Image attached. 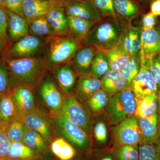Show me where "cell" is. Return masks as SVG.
Listing matches in <instances>:
<instances>
[{"mask_svg":"<svg viewBox=\"0 0 160 160\" xmlns=\"http://www.w3.org/2000/svg\"><path fill=\"white\" fill-rule=\"evenodd\" d=\"M9 11L5 6H0V38L10 45L11 42L8 34Z\"/></svg>","mask_w":160,"mask_h":160,"instance_id":"cell-41","label":"cell"},{"mask_svg":"<svg viewBox=\"0 0 160 160\" xmlns=\"http://www.w3.org/2000/svg\"></svg>","mask_w":160,"mask_h":160,"instance_id":"cell-57","label":"cell"},{"mask_svg":"<svg viewBox=\"0 0 160 160\" xmlns=\"http://www.w3.org/2000/svg\"><path fill=\"white\" fill-rule=\"evenodd\" d=\"M154 144L156 145H158V146H160V134L158 138L154 142Z\"/></svg>","mask_w":160,"mask_h":160,"instance_id":"cell-50","label":"cell"},{"mask_svg":"<svg viewBox=\"0 0 160 160\" xmlns=\"http://www.w3.org/2000/svg\"><path fill=\"white\" fill-rule=\"evenodd\" d=\"M46 39L28 35L11 43L1 57L4 59L42 57L45 49Z\"/></svg>","mask_w":160,"mask_h":160,"instance_id":"cell-6","label":"cell"},{"mask_svg":"<svg viewBox=\"0 0 160 160\" xmlns=\"http://www.w3.org/2000/svg\"><path fill=\"white\" fill-rule=\"evenodd\" d=\"M70 34H53L46 38L42 58L47 72L70 63L78 50L83 46Z\"/></svg>","mask_w":160,"mask_h":160,"instance_id":"cell-2","label":"cell"},{"mask_svg":"<svg viewBox=\"0 0 160 160\" xmlns=\"http://www.w3.org/2000/svg\"><path fill=\"white\" fill-rule=\"evenodd\" d=\"M102 89L101 79L91 75L80 76L73 89L74 95L81 103H85L96 92Z\"/></svg>","mask_w":160,"mask_h":160,"instance_id":"cell-17","label":"cell"},{"mask_svg":"<svg viewBox=\"0 0 160 160\" xmlns=\"http://www.w3.org/2000/svg\"><path fill=\"white\" fill-rule=\"evenodd\" d=\"M143 61H146L147 63L158 91L160 89V54L154 56L149 60Z\"/></svg>","mask_w":160,"mask_h":160,"instance_id":"cell-42","label":"cell"},{"mask_svg":"<svg viewBox=\"0 0 160 160\" xmlns=\"http://www.w3.org/2000/svg\"><path fill=\"white\" fill-rule=\"evenodd\" d=\"M117 160H138V145H119L114 151Z\"/></svg>","mask_w":160,"mask_h":160,"instance_id":"cell-37","label":"cell"},{"mask_svg":"<svg viewBox=\"0 0 160 160\" xmlns=\"http://www.w3.org/2000/svg\"><path fill=\"white\" fill-rule=\"evenodd\" d=\"M95 138L98 142L105 143L108 136L107 128L103 122H99L96 124L93 129Z\"/></svg>","mask_w":160,"mask_h":160,"instance_id":"cell-45","label":"cell"},{"mask_svg":"<svg viewBox=\"0 0 160 160\" xmlns=\"http://www.w3.org/2000/svg\"><path fill=\"white\" fill-rule=\"evenodd\" d=\"M140 58L131 57L126 67L121 71V77L131 86L134 78L141 69Z\"/></svg>","mask_w":160,"mask_h":160,"instance_id":"cell-38","label":"cell"},{"mask_svg":"<svg viewBox=\"0 0 160 160\" xmlns=\"http://www.w3.org/2000/svg\"><path fill=\"white\" fill-rule=\"evenodd\" d=\"M2 123H1V122H0V126H1V125H2Z\"/></svg>","mask_w":160,"mask_h":160,"instance_id":"cell-55","label":"cell"},{"mask_svg":"<svg viewBox=\"0 0 160 160\" xmlns=\"http://www.w3.org/2000/svg\"><path fill=\"white\" fill-rule=\"evenodd\" d=\"M18 118L11 94L0 95V122L7 124L12 120Z\"/></svg>","mask_w":160,"mask_h":160,"instance_id":"cell-30","label":"cell"},{"mask_svg":"<svg viewBox=\"0 0 160 160\" xmlns=\"http://www.w3.org/2000/svg\"><path fill=\"white\" fill-rule=\"evenodd\" d=\"M63 6L68 16L96 22L103 19L89 0H65Z\"/></svg>","mask_w":160,"mask_h":160,"instance_id":"cell-13","label":"cell"},{"mask_svg":"<svg viewBox=\"0 0 160 160\" xmlns=\"http://www.w3.org/2000/svg\"><path fill=\"white\" fill-rule=\"evenodd\" d=\"M158 94L154 93L140 99H137V105L135 116L138 118L145 117L158 113Z\"/></svg>","mask_w":160,"mask_h":160,"instance_id":"cell-29","label":"cell"},{"mask_svg":"<svg viewBox=\"0 0 160 160\" xmlns=\"http://www.w3.org/2000/svg\"><path fill=\"white\" fill-rule=\"evenodd\" d=\"M58 114L72 124L81 127L89 136L91 133V123L88 111L72 93L66 96L65 101Z\"/></svg>","mask_w":160,"mask_h":160,"instance_id":"cell-8","label":"cell"},{"mask_svg":"<svg viewBox=\"0 0 160 160\" xmlns=\"http://www.w3.org/2000/svg\"><path fill=\"white\" fill-rule=\"evenodd\" d=\"M46 17L54 34H69L68 16L63 6L53 8Z\"/></svg>","mask_w":160,"mask_h":160,"instance_id":"cell-21","label":"cell"},{"mask_svg":"<svg viewBox=\"0 0 160 160\" xmlns=\"http://www.w3.org/2000/svg\"><path fill=\"white\" fill-rule=\"evenodd\" d=\"M101 80L102 89L110 97L123 89L131 87V85L122 78L120 71L109 70Z\"/></svg>","mask_w":160,"mask_h":160,"instance_id":"cell-20","label":"cell"},{"mask_svg":"<svg viewBox=\"0 0 160 160\" xmlns=\"http://www.w3.org/2000/svg\"><path fill=\"white\" fill-rule=\"evenodd\" d=\"M11 96L18 118L36 109L42 108L38 99L36 89L26 86H18L12 90Z\"/></svg>","mask_w":160,"mask_h":160,"instance_id":"cell-11","label":"cell"},{"mask_svg":"<svg viewBox=\"0 0 160 160\" xmlns=\"http://www.w3.org/2000/svg\"><path fill=\"white\" fill-rule=\"evenodd\" d=\"M0 160H6L4 159H0Z\"/></svg>","mask_w":160,"mask_h":160,"instance_id":"cell-54","label":"cell"},{"mask_svg":"<svg viewBox=\"0 0 160 160\" xmlns=\"http://www.w3.org/2000/svg\"><path fill=\"white\" fill-rule=\"evenodd\" d=\"M3 5V0H0V6Z\"/></svg>","mask_w":160,"mask_h":160,"instance_id":"cell-53","label":"cell"},{"mask_svg":"<svg viewBox=\"0 0 160 160\" xmlns=\"http://www.w3.org/2000/svg\"><path fill=\"white\" fill-rule=\"evenodd\" d=\"M142 29L128 23L120 43L131 57L140 58Z\"/></svg>","mask_w":160,"mask_h":160,"instance_id":"cell-19","label":"cell"},{"mask_svg":"<svg viewBox=\"0 0 160 160\" xmlns=\"http://www.w3.org/2000/svg\"><path fill=\"white\" fill-rule=\"evenodd\" d=\"M141 69L132 81L131 87L138 100L158 93L157 86L146 61H141Z\"/></svg>","mask_w":160,"mask_h":160,"instance_id":"cell-12","label":"cell"},{"mask_svg":"<svg viewBox=\"0 0 160 160\" xmlns=\"http://www.w3.org/2000/svg\"><path fill=\"white\" fill-rule=\"evenodd\" d=\"M22 142L43 156L48 155L49 154V145L41 134L34 130L26 129Z\"/></svg>","mask_w":160,"mask_h":160,"instance_id":"cell-28","label":"cell"},{"mask_svg":"<svg viewBox=\"0 0 160 160\" xmlns=\"http://www.w3.org/2000/svg\"><path fill=\"white\" fill-rule=\"evenodd\" d=\"M153 143H142L139 146L138 160H160V146Z\"/></svg>","mask_w":160,"mask_h":160,"instance_id":"cell-39","label":"cell"},{"mask_svg":"<svg viewBox=\"0 0 160 160\" xmlns=\"http://www.w3.org/2000/svg\"><path fill=\"white\" fill-rule=\"evenodd\" d=\"M29 34L38 37L46 38L54 33L45 16L29 22Z\"/></svg>","mask_w":160,"mask_h":160,"instance_id":"cell-34","label":"cell"},{"mask_svg":"<svg viewBox=\"0 0 160 160\" xmlns=\"http://www.w3.org/2000/svg\"><path fill=\"white\" fill-rule=\"evenodd\" d=\"M26 129L18 118L14 119L6 125V134L11 142H22Z\"/></svg>","mask_w":160,"mask_h":160,"instance_id":"cell-35","label":"cell"},{"mask_svg":"<svg viewBox=\"0 0 160 160\" xmlns=\"http://www.w3.org/2000/svg\"><path fill=\"white\" fill-rule=\"evenodd\" d=\"M89 1H92V0H89Z\"/></svg>","mask_w":160,"mask_h":160,"instance_id":"cell-56","label":"cell"},{"mask_svg":"<svg viewBox=\"0 0 160 160\" xmlns=\"http://www.w3.org/2000/svg\"><path fill=\"white\" fill-rule=\"evenodd\" d=\"M137 98L131 88L123 89L110 97L108 116L111 125L115 126L128 117L135 115Z\"/></svg>","mask_w":160,"mask_h":160,"instance_id":"cell-5","label":"cell"},{"mask_svg":"<svg viewBox=\"0 0 160 160\" xmlns=\"http://www.w3.org/2000/svg\"><path fill=\"white\" fill-rule=\"evenodd\" d=\"M109 70V61L106 52L97 50L92 62L90 75L101 79Z\"/></svg>","mask_w":160,"mask_h":160,"instance_id":"cell-32","label":"cell"},{"mask_svg":"<svg viewBox=\"0 0 160 160\" xmlns=\"http://www.w3.org/2000/svg\"><path fill=\"white\" fill-rule=\"evenodd\" d=\"M97 50L91 46L83 45L75 53L70 63L78 77L90 75L92 62Z\"/></svg>","mask_w":160,"mask_h":160,"instance_id":"cell-18","label":"cell"},{"mask_svg":"<svg viewBox=\"0 0 160 160\" xmlns=\"http://www.w3.org/2000/svg\"><path fill=\"white\" fill-rule=\"evenodd\" d=\"M43 155L22 142L11 143L6 160H37Z\"/></svg>","mask_w":160,"mask_h":160,"instance_id":"cell-24","label":"cell"},{"mask_svg":"<svg viewBox=\"0 0 160 160\" xmlns=\"http://www.w3.org/2000/svg\"><path fill=\"white\" fill-rule=\"evenodd\" d=\"M158 116L160 126V89L158 91Z\"/></svg>","mask_w":160,"mask_h":160,"instance_id":"cell-49","label":"cell"},{"mask_svg":"<svg viewBox=\"0 0 160 160\" xmlns=\"http://www.w3.org/2000/svg\"><path fill=\"white\" fill-rule=\"evenodd\" d=\"M65 0H24L23 11L24 17L28 22L45 16L50 10L63 6Z\"/></svg>","mask_w":160,"mask_h":160,"instance_id":"cell-14","label":"cell"},{"mask_svg":"<svg viewBox=\"0 0 160 160\" xmlns=\"http://www.w3.org/2000/svg\"><path fill=\"white\" fill-rule=\"evenodd\" d=\"M53 154L60 160H70L76 154L75 150L64 138L58 137L50 144Z\"/></svg>","mask_w":160,"mask_h":160,"instance_id":"cell-31","label":"cell"},{"mask_svg":"<svg viewBox=\"0 0 160 160\" xmlns=\"http://www.w3.org/2000/svg\"><path fill=\"white\" fill-rule=\"evenodd\" d=\"M29 22L21 16L9 11L8 34L11 43L29 35Z\"/></svg>","mask_w":160,"mask_h":160,"instance_id":"cell-22","label":"cell"},{"mask_svg":"<svg viewBox=\"0 0 160 160\" xmlns=\"http://www.w3.org/2000/svg\"><path fill=\"white\" fill-rule=\"evenodd\" d=\"M109 96L102 89L96 92L87 102L84 103L89 111L96 114L102 112L108 106Z\"/></svg>","mask_w":160,"mask_h":160,"instance_id":"cell-33","label":"cell"},{"mask_svg":"<svg viewBox=\"0 0 160 160\" xmlns=\"http://www.w3.org/2000/svg\"><path fill=\"white\" fill-rule=\"evenodd\" d=\"M112 135L118 146L138 145L142 143L143 136L138 119L135 116L129 117L113 127Z\"/></svg>","mask_w":160,"mask_h":160,"instance_id":"cell-10","label":"cell"},{"mask_svg":"<svg viewBox=\"0 0 160 160\" xmlns=\"http://www.w3.org/2000/svg\"><path fill=\"white\" fill-rule=\"evenodd\" d=\"M51 72L60 89L65 95L72 93L78 76L74 71L71 63L60 66Z\"/></svg>","mask_w":160,"mask_h":160,"instance_id":"cell-16","label":"cell"},{"mask_svg":"<svg viewBox=\"0 0 160 160\" xmlns=\"http://www.w3.org/2000/svg\"><path fill=\"white\" fill-rule=\"evenodd\" d=\"M42 157L41 158H40L39 159H38L37 160H56L55 159L52 158H50L49 157L44 158H42Z\"/></svg>","mask_w":160,"mask_h":160,"instance_id":"cell-51","label":"cell"},{"mask_svg":"<svg viewBox=\"0 0 160 160\" xmlns=\"http://www.w3.org/2000/svg\"><path fill=\"white\" fill-rule=\"evenodd\" d=\"M160 54V29L142 30L141 34L140 61L149 60Z\"/></svg>","mask_w":160,"mask_h":160,"instance_id":"cell-15","label":"cell"},{"mask_svg":"<svg viewBox=\"0 0 160 160\" xmlns=\"http://www.w3.org/2000/svg\"><path fill=\"white\" fill-rule=\"evenodd\" d=\"M18 119L27 129L41 134L48 145L58 137L52 118L42 108L21 116Z\"/></svg>","mask_w":160,"mask_h":160,"instance_id":"cell-7","label":"cell"},{"mask_svg":"<svg viewBox=\"0 0 160 160\" xmlns=\"http://www.w3.org/2000/svg\"><path fill=\"white\" fill-rule=\"evenodd\" d=\"M40 106L53 117L59 112L66 95L60 89L51 72L45 75L36 88Z\"/></svg>","mask_w":160,"mask_h":160,"instance_id":"cell-4","label":"cell"},{"mask_svg":"<svg viewBox=\"0 0 160 160\" xmlns=\"http://www.w3.org/2000/svg\"><path fill=\"white\" fill-rule=\"evenodd\" d=\"M128 24L118 17L103 18L92 26L82 44L97 50L109 51L121 42Z\"/></svg>","mask_w":160,"mask_h":160,"instance_id":"cell-1","label":"cell"},{"mask_svg":"<svg viewBox=\"0 0 160 160\" xmlns=\"http://www.w3.org/2000/svg\"><path fill=\"white\" fill-rule=\"evenodd\" d=\"M58 137L64 138L80 149H85L90 143L89 136L81 127L58 114L52 117Z\"/></svg>","mask_w":160,"mask_h":160,"instance_id":"cell-9","label":"cell"},{"mask_svg":"<svg viewBox=\"0 0 160 160\" xmlns=\"http://www.w3.org/2000/svg\"><path fill=\"white\" fill-rule=\"evenodd\" d=\"M118 17L125 22L132 19L139 12L138 6L132 0H113Z\"/></svg>","mask_w":160,"mask_h":160,"instance_id":"cell-27","label":"cell"},{"mask_svg":"<svg viewBox=\"0 0 160 160\" xmlns=\"http://www.w3.org/2000/svg\"><path fill=\"white\" fill-rule=\"evenodd\" d=\"M106 52L109 61V70L112 71H122L131 57L121 43Z\"/></svg>","mask_w":160,"mask_h":160,"instance_id":"cell-25","label":"cell"},{"mask_svg":"<svg viewBox=\"0 0 160 160\" xmlns=\"http://www.w3.org/2000/svg\"><path fill=\"white\" fill-rule=\"evenodd\" d=\"M8 46L9 45L7 43H6L2 39L0 38V56H2V55L4 53Z\"/></svg>","mask_w":160,"mask_h":160,"instance_id":"cell-48","label":"cell"},{"mask_svg":"<svg viewBox=\"0 0 160 160\" xmlns=\"http://www.w3.org/2000/svg\"><path fill=\"white\" fill-rule=\"evenodd\" d=\"M150 12L156 16H160V0H153L150 6Z\"/></svg>","mask_w":160,"mask_h":160,"instance_id":"cell-47","label":"cell"},{"mask_svg":"<svg viewBox=\"0 0 160 160\" xmlns=\"http://www.w3.org/2000/svg\"><path fill=\"white\" fill-rule=\"evenodd\" d=\"M91 2L102 18L118 17L113 0H92Z\"/></svg>","mask_w":160,"mask_h":160,"instance_id":"cell-40","label":"cell"},{"mask_svg":"<svg viewBox=\"0 0 160 160\" xmlns=\"http://www.w3.org/2000/svg\"><path fill=\"white\" fill-rule=\"evenodd\" d=\"M6 125L2 124L0 126V159H6L11 142L6 134Z\"/></svg>","mask_w":160,"mask_h":160,"instance_id":"cell-43","label":"cell"},{"mask_svg":"<svg viewBox=\"0 0 160 160\" xmlns=\"http://www.w3.org/2000/svg\"><path fill=\"white\" fill-rule=\"evenodd\" d=\"M11 75L5 61L0 58V95L11 94L14 89Z\"/></svg>","mask_w":160,"mask_h":160,"instance_id":"cell-36","label":"cell"},{"mask_svg":"<svg viewBox=\"0 0 160 160\" xmlns=\"http://www.w3.org/2000/svg\"><path fill=\"white\" fill-rule=\"evenodd\" d=\"M101 160H113V159L112 158L110 157H107L103 158Z\"/></svg>","mask_w":160,"mask_h":160,"instance_id":"cell-52","label":"cell"},{"mask_svg":"<svg viewBox=\"0 0 160 160\" xmlns=\"http://www.w3.org/2000/svg\"><path fill=\"white\" fill-rule=\"evenodd\" d=\"M23 1L24 0H3V6L9 11L25 18L23 11Z\"/></svg>","mask_w":160,"mask_h":160,"instance_id":"cell-44","label":"cell"},{"mask_svg":"<svg viewBox=\"0 0 160 160\" xmlns=\"http://www.w3.org/2000/svg\"><path fill=\"white\" fill-rule=\"evenodd\" d=\"M138 118L140 128L142 132V143H154L160 134L158 113Z\"/></svg>","mask_w":160,"mask_h":160,"instance_id":"cell-23","label":"cell"},{"mask_svg":"<svg viewBox=\"0 0 160 160\" xmlns=\"http://www.w3.org/2000/svg\"><path fill=\"white\" fill-rule=\"evenodd\" d=\"M3 59L10 72L14 88L26 86L36 88L48 72L42 57Z\"/></svg>","mask_w":160,"mask_h":160,"instance_id":"cell-3","label":"cell"},{"mask_svg":"<svg viewBox=\"0 0 160 160\" xmlns=\"http://www.w3.org/2000/svg\"><path fill=\"white\" fill-rule=\"evenodd\" d=\"M96 23L93 21L68 16L69 34L82 42L89 30Z\"/></svg>","mask_w":160,"mask_h":160,"instance_id":"cell-26","label":"cell"},{"mask_svg":"<svg viewBox=\"0 0 160 160\" xmlns=\"http://www.w3.org/2000/svg\"><path fill=\"white\" fill-rule=\"evenodd\" d=\"M157 23V17L151 12L144 15L142 20V30H150L154 28Z\"/></svg>","mask_w":160,"mask_h":160,"instance_id":"cell-46","label":"cell"}]
</instances>
